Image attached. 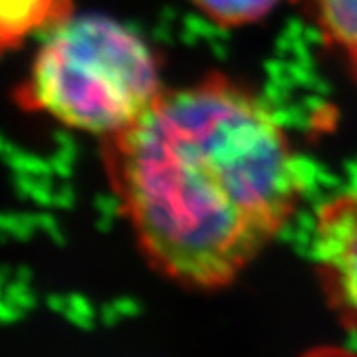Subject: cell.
Wrapping results in <instances>:
<instances>
[{
    "instance_id": "277c9868",
    "label": "cell",
    "mask_w": 357,
    "mask_h": 357,
    "mask_svg": "<svg viewBox=\"0 0 357 357\" xmlns=\"http://www.w3.org/2000/svg\"><path fill=\"white\" fill-rule=\"evenodd\" d=\"M72 16V0H0V52L24 44Z\"/></svg>"
},
{
    "instance_id": "7a4b0ae2",
    "label": "cell",
    "mask_w": 357,
    "mask_h": 357,
    "mask_svg": "<svg viewBox=\"0 0 357 357\" xmlns=\"http://www.w3.org/2000/svg\"><path fill=\"white\" fill-rule=\"evenodd\" d=\"M161 91L159 64L137 34L103 16H70L52 28L14 98L26 112L105 139Z\"/></svg>"
},
{
    "instance_id": "6da1fadb",
    "label": "cell",
    "mask_w": 357,
    "mask_h": 357,
    "mask_svg": "<svg viewBox=\"0 0 357 357\" xmlns=\"http://www.w3.org/2000/svg\"><path fill=\"white\" fill-rule=\"evenodd\" d=\"M103 167L141 255L195 290L236 280L304 195L276 115L220 74L163 89L129 128L103 139Z\"/></svg>"
},
{
    "instance_id": "8992f818",
    "label": "cell",
    "mask_w": 357,
    "mask_h": 357,
    "mask_svg": "<svg viewBox=\"0 0 357 357\" xmlns=\"http://www.w3.org/2000/svg\"><path fill=\"white\" fill-rule=\"evenodd\" d=\"M197 8L220 26L250 24L266 16L278 0H192Z\"/></svg>"
},
{
    "instance_id": "52a82bcc",
    "label": "cell",
    "mask_w": 357,
    "mask_h": 357,
    "mask_svg": "<svg viewBox=\"0 0 357 357\" xmlns=\"http://www.w3.org/2000/svg\"><path fill=\"white\" fill-rule=\"evenodd\" d=\"M302 357H357V354L345 349V347H335V345H324V347H314L306 351Z\"/></svg>"
},
{
    "instance_id": "5b68a950",
    "label": "cell",
    "mask_w": 357,
    "mask_h": 357,
    "mask_svg": "<svg viewBox=\"0 0 357 357\" xmlns=\"http://www.w3.org/2000/svg\"><path fill=\"white\" fill-rule=\"evenodd\" d=\"M326 46L357 84V0H306Z\"/></svg>"
},
{
    "instance_id": "3957f363",
    "label": "cell",
    "mask_w": 357,
    "mask_h": 357,
    "mask_svg": "<svg viewBox=\"0 0 357 357\" xmlns=\"http://www.w3.org/2000/svg\"><path fill=\"white\" fill-rule=\"evenodd\" d=\"M314 264L333 314L357 333V189L333 197L319 208Z\"/></svg>"
}]
</instances>
